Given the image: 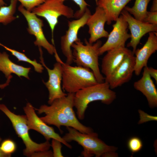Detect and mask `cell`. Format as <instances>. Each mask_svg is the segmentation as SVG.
<instances>
[{"label":"cell","mask_w":157,"mask_h":157,"mask_svg":"<svg viewBox=\"0 0 157 157\" xmlns=\"http://www.w3.org/2000/svg\"><path fill=\"white\" fill-rule=\"evenodd\" d=\"M66 128L68 132L63 138L68 143L74 141L82 146L83 150L81 154L83 157L95 155L96 157H100L106 152L115 151L117 149L116 147L106 144L98 138V134L96 133H83L71 127Z\"/></svg>","instance_id":"cell-3"},{"label":"cell","mask_w":157,"mask_h":157,"mask_svg":"<svg viewBox=\"0 0 157 157\" xmlns=\"http://www.w3.org/2000/svg\"><path fill=\"white\" fill-rule=\"evenodd\" d=\"M132 51L125 47L115 48L107 51L102 59L101 72L105 78L109 76Z\"/></svg>","instance_id":"cell-18"},{"label":"cell","mask_w":157,"mask_h":157,"mask_svg":"<svg viewBox=\"0 0 157 157\" xmlns=\"http://www.w3.org/2000/svg\"><path fill=\"white\" fill-rule=\"evenodd\" d=\"M2 139L0 137V142H1V141Z\"/></svg>","instance_id":"cell-40"},{"label":"cell","mask_w":157,"mask_h":157,"mask_svg":"<svg viewBox=\"0 0 157 157\" xmlns=\"http://www.w3.org/2000/svg\"><path fill=\"white\" fill-rule=\"evenodd\" d=\"M18 10L24 16L27 21V31L35 38L34 42V44L39 47H43L51 55L56 53L55 47L48 41L44 34L42 29L44 25L43 21L31 12L27 10L21 4L18 7Z\"/></svg>","instance_id":"cell-8"},{"label":"cell","mask_w":157,"mask_h":157,"mask_svg":"<svg viewBox=\"0 0 157 157\" xmlns=\"http://www.w3.org/2000/svg\"><path fill=\"white\" fill-rule=\"evenodd\" d=\"M35 110L37 111L39 114L44 113L45 115L40 117L41 119L47 124L56 126L60 132L62 126L73 127L64 113L53 103L50 106L42 105L39 108H35Z\"/></svg>","instance_id":"cell-17"},{"label":"cell","mask_w":157,"mask_h":157,"mask_svg":"<svg viewBox=\"0 0 157 157\" xmlns=\"http://www.w3.org/2000/svg\"><path fill=\"white\" fill-rule=\"evenodd\" d=\"M106 22L104 11L97 6L95 12L90 16L86 24L89 27L90 37L88 41L90 43L93 44L102 38H108L109 33L104 28Z\"/></svg>","instance_id":"cell-15"},{"label":"cell","mask_w":157,"mask_h":157,"mask_svg":"<svg viewBox=\"0 0 157 157\" xmlns=\"http://www.w3.org/2000/svg\"><path fill=\"white\" fill-rule=\"evenodd\" d=\"M12 76H9L7 78V81L6 83L2 84H0V88L1 89L4 88L5 87L8 86L10 81L11 79L12 78Z\"/></svg>","instance_id":"cell-36"},{"label":"cell","mask_w":157,"mask_h":157,"mask_svg":"<svg viewBox=\"0 0 157 157\" xmlns=\"http://www.w3.org/2000/svg\"><path fill=\"white\" fill-rule=\"evenodd\" d=\"M16 145L13 140L7 139L4 140L1 143L0 148L4 153L10 155L15 151L16 149Z\"/></svg>","instance_id":"cell-25"},{"label":"cell","mask_w":157,"mask_h":157,"mask_svg":"<svg viewBox=\"0 0 157 157\" xmlns=\"http://www.w3.org/2000/svg\"><path fill=\"white\" fill-rule=\"evenodd\" d=\"M30 67H26L18 65L12 61L9 58V55L5 52H0V71L5 74L7 78L11 76L12 73L18 76H23L29 79L28 74Z\"/></svg>","instance_id":"cell-21"},{"label":"cell","mask_w":157,"mask_h":157,"mask_svg":"<svg viewBox=\"0 0 157 157\" xmlns=\"http://www.w3.org/2000/svg\"><path fill=\"white\" fill-rule=\"evenodd\" d=\"M127 146L129 150L132 153H136L141 150L143 146L141 140L138 137L130 138L127 142Z\"/></svg>","instance_id":"cell-26"},{"label":"cell","mask_w":157,"mask_h":157,"mask_svg":"<svg viewBox=\"0 0 157 157\" xmlns=\"http://www.w3.org/2000/svg\"><path fill=\"white\" fill-rule=\"evenodd\" d=\"M133 86L145 96L150 107L153 108L157 106V90L149 74L147 66L143 68L142 77L134 83Z\"/></svg>","instance_id":"cell-19"},{"label":"cell","mask_w":157,"mask_h":157,"mask_svg":"<svg viewBox=\"0 0 157 157\" xmlns=\"http://www.w3.org/2000/svg\"><path fill=\"white\" fill-rule=\"evenodd\" d=\"M11 155L6 154L3 152L0 148V157H9L11 156Z\"/></svg>","instance_id":"cell-37"},{"label":"cell","mask_w":157,"mask_h":157,"mask_svg":"<svg viewBox=\"0 0 157 157\" xmlns=\"http://www.w3.org/2000/svg\"><path fill=\"white\" fill-rule=\"evenodd\" d=\"M32 157H53V152L51 151H39L35 153Z\"/></svg>","instance_id":"cell-32"},{"label":"cell","mask_w":157,"mask_h":157,"mask_svg":"<svg viewBox=\"0 0 157 157\" xmlns=\"http://www.w3.org/2000/svg\"><path fill=\"white\" fill-rule=\"evenodd\" d=\"M149 73L150 76L154 78L157 83V70L151 67H148Z\"/></svg>","instance_id":"cell-33"},{"label":"cell","mask_w":157,"mask_h":157,"mask_svg":"<svg viewBox=\"0 0 157 157\" xmlns=\"http://www.w3.org/2000/svg\"><path fill=\"white\" fill-rule=\"evenodd\" d=\"M151 0H135L134 5L132 7L126 6L124 9L135 19L144 21L147 12L148 4Z\"/></svg>","instance_id":"cell-22"},{"label":"cell","mask_w":157,"mask_h":157,"mask_svg":"<svg viewBox=\"0 0 157 157\" xmlns=\"http://www.w3.org/2000/svg\"><path fill=\"white\" fill-rule=\"evenodd\" d=\"M62 143L55 139H52L51 146L53 149V157H64L61 152Z\"/></svg>","instance_id":"cell-29"},{"label":"cell","mask_w":157,"mask_h":157,"mask_svg":"<svg viewBox=\"0 0 157 157\" xmlns=\"http://www.w3.org/2000/svg\"><path fill=\"white\" fill-rule=\"evenodd\" d=\"M84 44L79 39L72 45L73 62L78 66L90 69L94 73L98 83L103 82L104 77L101 73L99 63V49L102 45L101 41L98 40L91 44L85 39Z\"/></svg>","instance_id":"cell-2"},{"label":"cell","mask_w":157,"mask_h":157,"mask_svg":"<svg viewBox=\"0 0 157 157\" xmlns=\"http://www.w3.org/2000/svg\"><path fill=\"white\" fill-rule=\"evenodd\" d=\"M138 112L140 118L138 122V124H142L148 121L157 120L156 116L149 115L140 110H138Z\"/></svg>","instance_id":"cell-30"},{"label":"cell","mask_w":157,"mask_h":157,"mask_svg":"<svg viewBox=\"0 0 157 157\" xmlns=\"http://www.w3.org/2000/svg\"><path fill=\"white\" fill-rule=\"evenodd\" d=\"M131 0H97L96 4L104 11L107 24L110 25L119 17L122 11Z\"/></svg>","instance_id":"cell-20"},{"label":"cell","mask_w":157,"mask_h":157,"mask_svg":"<svg viewBox=\"0 0 157 157\" xmlns=\"http://www.w3.org/2000/svg\"><path fill=\"white\" fill-rule=\"evenodd\" d=\"M17 1V0H10L8 6H3L0 7V23L6 25L17 18V17L14 16Z\"/></svg>","instance_id":"cell-23"},{"label":"cell","mask_w":157,"mask_h":157,"mask_svg":"<svg viewBox=\"0 0 157 157\" xmlns=\"http://www.w3.org/2000/svg\"><path fill=\"white\" fill-rule=\"evenodd\" d=\"M121 14L127 22L131 32V40L127 47L132 48L134 54L142 38L148 33L157 32V25L137 20L124 9Z\"/></svg>","instance_id":"cell-12"},{"label":"cell","mask_w":157,"mask_h":157,"mask_svg":"<svg viewBox=\"0 0 157 157\" xmlns=\"http://www.w3.org/2000/svg\"><path fill=\"white\" fill-rule=\"evenodd\" d=\"M74 93H68L66 96L55 100L54 103L64 113L72 126L73 128L79 132L85 133L93 132L92 129L79 122L73 110Z\"/></svg>","instance_id":"cell-14"},{"label":"cell","mask_w":157,"mask_h":157,"mask_svg":"<svg viewBox=\"0 0 157 157\" xmlns=\"http://www.w3.org/2000/svg\"><path fill=\"white\" fill-rule=\"evenodd\" d=\"M115 21L107 40L99 49V56L110 50L125 47L126 42L131 37L128 32V23L123 16L121 15Z\"/></svg>","instance_id":"cell-10"},{"label":"cell","mask_w":157,"mask_h":157,"mask_svg":"<svg viewBox=\"0 0 157 157\" xmlns=\"http://www.w3.org/2000/svg\"><path fill=\"white\" fill-rule=\"evenodd\" d=\"M91 15L90 10L88 8L81 17L68 22V29L60 39L61 49L63 53L66 58L65 63L71 65L73 62L74 58L71 49L72 46L79 39L78 37L79 31L86 24Z\"/></svg>","instance_id":"cell-7"},{"label":"cell","mask_w":157,"mask_h":157,"mask_svg":"<svg viewBox=\"0 0 157 157\" xmlns=\"http://www.w3.org/2000/svg\"><path fill=\"white\" fill-rule=\"evenodd\" d=\"M27 10L31 12L35 8L43 3L45 0H17Z\"/></svg>","instance_id":"cell-27"},{"label":"cell","mask_w":157,"mask_h":157,"mask_svg":"<svg viewBox=\"0 0 157 157\" xmlns=\"http://www.w3.org/2000/svg\"><path fill=\"white\" fill-rule=\"evenodd\" d=\"M40 54V62L42 65L46 69L49 75L48 81L43 82L48 89L49 92L48 103L51 104L55 99L63 97L67 94L63 92L61 87L62 81L63 68L62 62L57 61L51 69L47 67L44 61L42 52L41 48H39Z\"/></svg>","instance_id":"cell-11"},{"label":"cell","mask_w":157,"mask_h":157,"mask_svg":"<svg viewBox=\"0 0 157 157\" xmlns=\"http://www.w3.org/2000/svg\"><path fill=\"white\" fill-rule=\"evenodd\" d=\"M0 110L9 118L17 134L22 140L26 147L23 150L24 155L32 157L36 152L49 150L51 146L49 141L46 140L43 143L38 144L31 139L26 115H16L3 104H0Z\"/></svg>","instance_id":"cell-5"},{"label":"cell","mask_w":157,"mask_h":157,"mask_svg":"<svg viewBox=\"0 0 157 157\" xmlns=\"http://www.w3.org/2000/svg\"><path fill=\"white\" fill-rule=\"evenodd\" d=\"M144 22L157 25V11H148Z\"/></svg>","instance_id":"cell-31"},{"label":"cell","mask_w":157,"mask_h":157,"mask_svg":"<svg viewBox=\"0 0 157 157\" xmlns=\"http://www.w3.org/2000/svg\"><path fill=\"white\" fill-rule=\"evenodd\" d=\"M31 12L47 20L51 29L53 44V31L58 23L59 17L63 16L68 18H73L74 14V10L65 5L61 0H45L43 3L33 8Z\"/></svg>","instance_id":"cell-6"},{"label":"cell","mask_w":157,"mask_h":157,"mask_svg":"<svg viewBox=\"0 0 157 157\" xmlns=\"http://www.w3.org/2000/svg\"><path fill=\"white\" fill-rule=\"evenodd\" d=\"M64 2L66 0H61ZM79 6V9L74 14V17L77 19L81 17L84 13L87 6L89 5L85 0H72Z\"/></svg>","instance_id":"cell-28"},{"label":"cell","mask_w":157,"mask_h":157,"mask_svg":"<svg viewBox=\"0 0 157 157\" xmlns=\"http://www.w3.org/2000/svg\"><path fill=\"white\" fill-rule=\"evenodd\" d=\"M134 55L132 51L109 76L105 78L104 81L108 83L111 89L121 86L131 80L135 64Z\"/></svg>","instance_id":"cell-13"},{"label":"cell","mask_w":157,"mask_h":157,"mask_svg":"<svg viewBox=\"0 0 157 157\" xmlns=\"http://www.w3.org/2000/svg\"><path fill=\"white\" fill-rule=\"evenodd\" d=\"M97 0H95L96 3H97Z\"/></svg>","instance_id":"cell-41"},{"label":"cell","mask_w":157,"mask_h":157,"mask_svg":"<svg viewBox=\"0 0 157 157\" xmlns=\"http://www.w3.org/2000/svg\"><path fill=\"white\" fill-rule=\"evenodd\" d=\"M6 5V3H5L3 0H0V7Z\"/></svg>","instance_id":"cell-38"},{"label":"cell","mask_w":157,"mask_h":157,"mask_svg":"<svg viewBox=\"0 0 157 157\" xmlns=\"http://www.w3.org/2000/svg\"><path fill=\"white\" fill-rule=\"evenodd\" d=\"M102 157H117L118 154L115 152V151H110L106 152L104 154L101 156Z\"/></svg>","instance_id":"cell-34"},{"label":"cell","mask_w":157,"mask_h":157,"mask_svg":"<svg viewBox=\"0 0 157 157\" xmlns=\"http://www.w3.org/2000/svg\"><path fill=\"white\" fill-rule=\"evenodd\" d=\"M62 65L63 89L68 93H75L98 83L90 69L78 66H73L63 62Z\"/></svg>","instance_id":"cell-4"},{"label":"cell","mask_w":157,"mask_h":157,"mask_svg":"<svg viewBox=\"0 0 157 157\" xmlns=\"http://www.w3.org/2000/svg\"><path fill=\"white\" fill-rule=\"evenodd\" d=\"M3 47L7 50L10 52L15 57L18 59V61H22L29 63L33 66L36 72L39 73L42 72L44 69L43 65L38 63L35 60H32L26 56L24 53L10 48L4 45Z\"/></svg>","instance_id":"cell-24"},{"label":"cell","mask_w":157,"mask_h":157,"mask_svg":"<svg viewBox=\"0 0 157 157\" xmlns=\"http://www.w3.org/2000/svg\"><path fill=\"white\" fill-rule=\"evenodd\" d=\"M116 92L110 88L108 83H98L82 89L74 93V107L79 119L84 118L85 111L90 103L100 101L103 103L109 105L116 98Z\"/></svg>","instance_id":"cell-1"},{"label":"cell","mask_w":157,"mask_h":157,"mask_svg":"<svg viewBox=\"0 0 157 157\" xmlns=\"http://www.w3.org/2000/svg\"><path fill=\"white\" fill-rule=\"evenodd\" d=\"M157 50V32H150L148 39L143 46L140 49H136L134 53L135 56L134 72L136 76H139L142 69L147 66L149 58Z\"/></svg>","instance_id":"cell-16"},{"label":"cell","mask_w":157,"mask_h":157,"mask_svg":"<svg viewBox=\"0 0 157 157\" xmlns=\"http://www.w3.org/2000/svg\"><path fill=\"white\" fill-rule=\"evenodd\" d=\"M24 110L29 130L33 129L39 133L44 136L46 140L49 141L51 139H56L68 148L72 149V146L56 133L52 127L48 126L38 117L35 113V108L30 103H27L24 108Z\"/></svg>","instance_id":"cell-9"},{"label":"cell","mask_w":157,"mask_h":157,"mask_svg":"<svg viewBox=\"0 0 157 157\" xmlns=\"http://www.w3.org/2000/svg\"><path fill=\"white\" fill-rule=\"evenodd\" d=\"M150 11H157V0H153Z\"/></svg>","instance_id":"cell-35"},{"label":"cell","mask_w":157,"mask_h":157,"mask_svg":"<svg viewBox=\"0 0 157 157\" xmlns=\"http://www.w3.org/2000/svg\"><path fill=\"white\" fill-rule=\"evenodd\" d=\"M3 44H2L1 43H0V46H3Z\"/></svg>","instance_id":"cell-39"}]
</instances>
